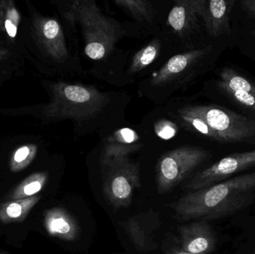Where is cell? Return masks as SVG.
I'll use <instances>...</instances> for the list:
<instances>
[{
    "mask_svg": "<svg viewBox=\"0 0 255 254\" xmlns=\"http://www.w3.org/2000/svg\"><path fill=\"white\" fill-rule=\"evenodd\" d=\"M176 49L169 36L162 29L158 34L152 36V38L143 46L138 49L131 55L127 70L122 73L121 85L132 83L138 78L145 77L150 73L152 66L160 59L164 51H172ZM156 69V70H157Z\"/></svg>",
    "mask_w": 255,
    "mask_h": 254,
    "instance_id": "7c38bea8",
    "label": "cell"
},
{
    "mask_svg": "<svg viewBox=\"0 0 255 254\" xmlns=\"http://www.w3.org/2000/svg\"><path fill=\"white\" fill-rule=\"evenodd\" d=\"M67 25L80 27L84 53L94 62L104 63L116 54L125 37L140 36L145 31L135 22H123L106 16L94 0L55 2ZM146 32V31H145Z\"/></svg>",
    "mask_w": 255,
    "mask_h": 254,
    "instance_id": "3957f363",
    "label": "cell"
},
{
    "mask_svg": "<svg viewBox=\"0 0 255 254\" xmlns=\"http://www.w3.org/2000/svg\"><path fill=\"white\" fill-rule=\"evenodd\" d=\"M144 224V217L137 216L128 219L124 224V228L135 248L139 252H149L155 249V245L151 237V233L157 228L151 225V222Z\"/></svg>",
    "mask_w": 255,
    "mask_h": 254,
    "instance_id": "d6986e66",
    "label": "cell"
},
{
    "mask_svg": "<svg viewBox=\"0 0 255 254\" xmlns=\"http://www.w3.org/2000/svg\"><path fill=\"white\" fill-rule=\"evenodd\" d=\"M237 0H200V13L210 40L232 38V18Z\"/></svg>",
    "mask_w": 255,
    "mask_h": 254,
    "instance_id": "4fadbf2b",
    "label": "cell"
},
{
    "mask_svg": "<svg viewBox=\"0 0 255 254\" xmlns=\"http://www.w3.org/2000/svg\"><path fill=\"white\" fill-rule=\"evenodd\" d=\"M11 55V52L7 48L0 46V61L8 59Z\"/></svg>",
    "mask_w": 255,
    "mask_h": 254,
    "instance_id": "4316f807",
    "label": "cell"
},
{
    "mask_svg": "<svg viewBox=\"0 0 255 254\" xmlns=\"http://www.w3.org/2000/svg\"><path fill=\"white\" fill-rule=\"evenodd\" d=\"M211 157V151L199 146H180L166 152L156 165L157 191L165 193L172 190Z\"/></svg>",
    "mask_w": 255,
    "mask_h": 254,
    "instance_id": "9c48e42d",
    "label": "cell"
},
{
    "mask_svg": "<svg viewBox=\"0 0 255 254\" xmlns=\"http://www.w3.org/2000/svg\"><path fill=\"white\" fill-rule=\"evenodd\" d=\"M39 199V197L34 195L6 203L0 208V220L4 223L24 220Z\"/></svg>",
    "mask_w": 255,
    "mask_h": 254,
    "instance_id": "ffe728a7",
    "label": "cell"
},
{
    "mask_svg": "<svg viewBox=\"0 0 255 254\" xmlns=\"http://www.w3.org/2000/svg\"><path fill=\"white\" fill-rule=\"evenodd\" d=\"M251 254H255V249H253V252H252Z\"/></svg>",
    "mask_w": 255,
    "mask_h": 254,
    "instance_id": "f1b7e54d",
    "label": "cell"
},
{
    "mask_svg": "<svg viewBox=\"0 0 255 254\" xmlns=\"http://www.w3.org/2000/svg\"><path fill=\"white\" fill-rule=\"evenodd\" d=\"M232 43L241 54L255 62V22L232 16Z\"/></svg>",
    "mask_w": 255,
    "mask_h": 254,
    "instance_id": "ac0fdd59",
    "label": "cell"
},
{
    "mask_svg": "<svg viewBox=\"0 0 255 254\" xmlns=\"http://www.w3.org/2000/svg\"><path fill=\"white\" fill-rule=\"evenodd\" d=\"M233 47L232 38L224 37L175 54L139 82L138 93L157 105L166 104L174 95L184 92L214 71L222 54Z\"/></svg>",
    "mask_w": 255,
    "mask_h": 254,
    "instance_id": "7a4b0ae2",
    "label": "cell"
},
{
    "mask_svg": "<svg viewBox=\"0 0 255 254\" xmlns=\"http://www.w3.org/2000/svg\"><path fill=\"white\" fill-rule=\"evenodd\" d=\"M20 21V14L12 0H5L3 32L5 33L10 41H14L17 35L18 27Z\"/></svg>",
    "mask_w": 255,
    "mask_h": 254,
    "instance_id": "603a6c76",
    "label": "cell"
},
{
    "mask_svg": "<svg viewBox=\"0 0 255 254\" xmlns=\"http://www.w3.org/2000/svg\"><path fill=\"white\" fill-rule=\"evenodd\" d=\"M47 177L48 174L46 172L34 173L31 174L13 191L10 198L12 200H19L34 196L43 189V186L47 181Z\"/></svg>",
    "mask_w": 255,
    "mask_h": 254,
    "instance_id": "7402d4cb",
    "label": "cell"
},
{
    "mask_svg": "<svg viewBox=\"0 0 255 254\" xmlns=\"http://www.w3.org/2000/svg\"><path fill=\"white\" fill-rule=\"evenodd\" d=\"M181 248L194 254H211L217 246V236L206 221H195L180 228Z\"/></svg>",
    "mask_w": 255,
    "mask_h": 254,
    "instance_id": "5bb4252c",
    "label": "cell"
},
{
    "mask_svg": "<svg viewBox=\"0 0 255 254\" xmlns=\"http://www.w3.org/2000/svg\"><path fill=\"white\" fill-rule=\"evenodd\" d=\"M45 226L51 236L65 241H74L80 234L76 219L64 209L54 208L48 211L45 216Z\"/></svg>",
    "mask_w": 255,
    "mask_h": 254,
    "instance_id": "e0dca14e",
    "label": "cell"
},
{
    "mask_svg": "<svg viewBox=\"0 0 255 254\" xmlns=\"http://www.w3.org/2000/svg\"><path fill=\"white\" fill-rule=\"evenodd\" d=\"M4 6H5V0H0V34L3 32Z\"/></svg>",
    "mask_w": 255,
    "mask_h": 254,
    "instance_id": "484cf974",
    "label": "cell"
},
{
    "mask_svg": "<svg viewBox=\"0 0 255 254\" xmlns=\"http://www.w3.org/2000/svg\"><path fill=\"white\" fill-rule=\"evenodd\" d=\"M255 200V171L190 192L171 205L181 220L214 221L235 214Z\"/></svg>",
    "mask_w": 255,
    "mask_h": 254,
    "instance_id": "277c9868",
    "label": "cell"
},
{
    "mask_svg": "<svg viewBox=\"0 0 255 254\" xmlns=\"http://www.w3.org/2000/svg\"><path fill=\"white\" fill-rule=\"evenodd\" d=\"M38 152V146L34 143L19 145L16 148L9 160V167L13 172L22 171L33 162Z\"/></svg>",
    "mask_w": 255,
    "mask_h": 254,
    "instance_id": "44dd1931",
    "label": "cell"
},
{
    "mask_svg": "<svg viewBox=\"0 0 255 254\" xmlns=\"http://www.w3.org/2000/svg\"><path fill=\"white\" fill-rule=\"evenodd\" d=\"M236 7L244 15V19L255 22V0H237Z\"/></svg>",
    "mask_w": 255,
    "mask_h": 254,
    "instance_id": "d4e9b609",
    "label": "cell"
},
{
    "mask_svg": "<svg viewBox=\"0 0 255 254\" xmlns=\"http://www.w3.org/2000/svg\"><path fill=\"white\" fill-rule=\"evenodd\" d=\"M177 108L200 118L208 128L211 143L220 146H255V121L217 104L178 102Z\"/></svg>",
    "mask_w": 255,
    "mask_h": 254,
    "instance_id": "5b68a950",
    "label": "cell"
},
{
    "mask_svg": "<svg viewBox=\"0 0 255 254\" xmlns=\"http://www.w3.org/2000/svg\"><path fill=\"white\" fill-rule=\"evenodd\" d=\"M103 139L101 159L128 157L144 146L140 135L129 127H119Z\"/></svg>",
    "mask_w": 255,
    "mask_h": 254,
    "instance_id": "9a60e30c",
    "label": "cell"
},
{
    "mask_svg": "<svg viewBox=\"0 0 255 254\" xmlns=\"http://www.w3.org/2000/svg\"><path fill=\"white\" fill-rule=\"evenodd\" d=\"M252 169H255V149L231 154L198 172L187 188L194 192L239 175L240 173Z\"/></svg>",
    "mask_w": 255,
    "mask_h": 254,
    "instance_id": "8fae6325",
    "label": "cell"
},
{
    "mask_svg": "<svg viewBox=\"0 0 255 254\" xmlns=\"http://www.w3.org/2000/svg\"><path fill=\"white\" fill-rule=\"evenodd\" d=\"M162 29L180 52L201 47L210 40L200 13V0H175Z\"/></svg>",
    "mask_w": 255,
    "mask_h": 254,
    "instance_id": "ba28073f",
    "label": "cell"
},
{
    "mask_svg": "<svg viewBox=\"0 0 255 254\" xmlns=\"http://www.w3.org/2000/svg\"><path fill=\"white\" fill-rule=\"evenodd\" d=\"M190 254L188 253V252H184V251H178V252H174L173 254Z\"/></svg>",
    "mask_w": 255,
    "mask_h": 254,
    "instance_id": "83f0119b",
    "label": "cell"
},
{
    "mask_svg": "<svg viewBox=\"0 0 255 254\" xmlns=\"http://www.w3.org/2000/svg\"><path fill=\"white\" fill-rule=\"evenodd\" d=\"M117 7L122 9L151 35L162 31L161 16L154 1L150 0H115Z\"/></svg>",
    "mask_w": 255,
    "mask_h": 254,
    "instance_id": "2e32d148",
    "label": "cell"
},
{
    "mask_svg": "<svg viewBox=\"0 0 255 254\" xmlns=\"http://www.w3.org/2000/svg\"><path fill=\"white\" fill-rule=\"evenodd\" d=\"M46 85L49 101L30 108L43 125L70 120L76 135L97 133L106 137L125 120V109L130 101L126 92H105L94 85L63 81L48 82Z\"/></svg>",
    "mask_w": 255,
    "mask_h": 254,
    "instance_id": "6da1fadb",
    "label": "cell"
},
{
    "mask_svg": "<svg viewBox=\"0 0 255 254\" xmlns=\"http://www.w3.org/2000/svg\"><path fill=\"white\" fill-rule=\"evenodd\" d=\"M103 192L115 208L130 205L133 192L140 187L139 165L128 157L101 159Z\"/></svg>",
    "mask_w": 255,
    "mask_h": 254,
    "instance_id": "30bf717a",
    "label": "cell"
},
{
    "mask_svg": "<svg viewBox=\"0 0 255 254\" xmlns=\"http://www.w3.org/2000/svg\"><path fill=\"white\" fill-rule=\"evenodd\" d=\"M31 18L33 37L45 59L60 73L82 74L80 59L69 47L59 21L52 16H43L34 8Z\"/></svg>",
    "mask_w": 255,
    "mask_h": 254,
    "instance_id": "52a82bcc",
    "label": "cell"
},
{
    "mask_svg": "<svg viewBox=\"0 0 255 254\" xmlns=\"http://www.w3.org/2000/svg\"><path fill=\"white\" fill-rule=\"evenodd\" d=\"M178 126L173 119H157L154 124L156 136L162 140H168L173 138L178 134Z\"/></svg>",
    "mask_w": 255,
    "mask_h": 254,
    "instance_id": "cb8c5ba5",
    "label": "cell"
},
{
    "mask_svg": "<svg viewBox=\"0 0 255 254\" xmlns=\"http://www.w3.org/2000/svg\"><path fill=\"white\" fill-rule=\"evenodd\" d=\"M214 72V77L205 82L199 95L226 101L255 121V78L233 66L217 67Z\"/></svg>",
    "mask_w": 255,
    "mask_h": 254,
    "instance_id": "8992f818",
    "label": "cell"
},
{
    "mask_svg": "<svg viewBox=\"0 0 255 254\" xmlns=\"http://www.w3.org/2000/svg\"><path fill=\"white\" fill-rule=\"evenodd\" d=\"M1 76H2V73H1V70H0V77H1Z\"/></svg>",
    "mask_w": 255,
    "mask_h": 254,
    "instance_id": "f546056e",
    "label": "cell"
}]
</instances>
